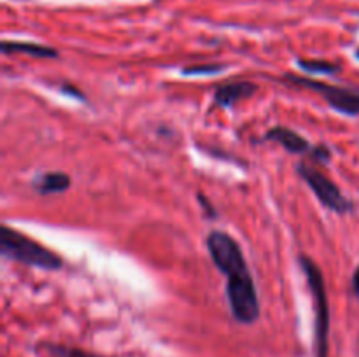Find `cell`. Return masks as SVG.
<instances>
[{
  "instance_id": "cell-15",
  "label": "cell",
  "mask_w": 359,
  "mask_h": 357,
  "mask_svg": "<svg viewBox=\"0 0 359 357\" xmlns=\"http://www.w3.org/2000/svg\"><path fill=\"white\" fill-rule=\"evenodd\" d=\"M60 90H62L63 93H67V94H72V97L79 98V100H86V97H84V94H83V91L76 90V88H74L72 84H63V86L60 88Z\"/></svg>"
},
{
  "instance_id": "cell-16",
  "label": "cell",
  "mask_w": 359,
  "mask_h": 357,
  "mask_svg": "<svg viewBox=\"0 0 359 357\" xmlns=\"http://www.w3.org/2000/svg\"><path fill=\"white\" fill-rule=\"evenodd\" d=\"M351 290H353L354 296H359V266L356 268L353 275V282H351Z\"/></svg>"
},
{
  "instance_id": "cell-6",
  "label": "cell",
  "mask_w": 359,
  "mask_h": 357,
  "mask_svg": "<svg viewBox=\"0 0 359 357\" xmlns=\"http://www.w3.org/2000/svg\"><path fill=\"white\" fill-rule=\"evenodd\" d=\"M258 91V84L251 80H233V83L221 84L214 91V105L216 107H233L237 102L248 100Z\"/></svg>"
},
{
  "instance_id": "cell-9",
  "label": "cell",
  "mask_w": 359,
  "mask_h": 357,
  "mask_svg": "<svg viewBox=\"0 0 359 357\" xmlns=\"http://www.w3.org/2000/svg\"><path fill=\"white\" fill-rule=\"evenodd\" d=\"M4 55L9 52H23V55L35 56V58H58V51L44 44H34V42H9L4 41L0 44Z\"/></svg>"
},
{
  "instance_id": "cell-12",
  "label": "cell",
  "mask_w": 359,
  "mask_h": 357,
  "mask_svg": "<svg viewBox=\"0 0 359 357\" xmlns=\"http://www.w3.org/2000/svg\"><path fill=\"white\" fill-rule=\"evenodd\" d=\"M226 69L224 65H219V63H210V65H191L186 66L182 70L184 76H216V74H221Z\"/></svg>"
},
{
  "instance_id": "cell-7",
  "label": "cell",
  "mask_w": 359,
  "mask_h": 357,
  "mask_svg": "<svg viewBox=\"0 0 359 357\" xmlns=\"http://www.w3.org/2000/svg\"><path fill=\"white\" fill-rule=\"evenodd\" d=\"M265 140L280 144L287 153L293 154H311L312 149H314V146L307 139H304L300 133L287 128V126H273V128H270L266 132Z\"/></svg>"
},
{
  "instance_id": "cell-1",
  "label": "cell",
  "mask_w": 359,
  "mask_h": 357,
  "mask_svg": "<svg viewBox=\"0 0 359 357\" xmlns=\"http://www.w3.org/2000/svg\"><path fill=\"white\" fill-rule=\"evenodd\" d=\"M207 248L216 268L228 276L226 298L235 321L241 324L258 321V290L238 241L226 231L214 230L207 234Z\"/></svg>"
},
{
  "instance_id": "cell-8",
  "label": "cell",
  "mask_w": 359,
  "mask_h": 357,
  "mask_svg": "<svg viewBox=\"0 0 359 357\" xmlns=\"http://www.w3.org/2000/svg\"><path fill=\"white\" fill-rule=\"evenodd\" d=\"M72 186V178L70 175L63 174V172H46V174L37 175L32 181V188L39 192V195H56V192H65L67 189Z\"/></svg>"
},
{
  "instance_id": "cell-11",
  "label": "cell",
  "mask_w": 359,
  "mask_h": 357,
  "mask_svg": "<svg viewBox=\"0 0 359 357\" xmlns=\"http://www.w3.org/2000/svg\"><path fill=\"white\" fill-rule=\"evenodd\" d=\"M297 65L302 70H307L312 74H326V76H332V74L340 72V66L335 63L325 62V59H297Z\"/></svg>"
},
{
  "instance_id": "cell-10",
  "label": "cell",
  "mask_w": 359,
  "mask_h": 357,
  "mask_svg": "<svg viewBox=\"0 0 359 357\" xmlns=\"http://www.w3.org/2000/svg\"><path fill=\"white\" fill-rule=\"evenodd\" d=\"M39 346L48 357H107L97 352H90V350L77 349V346L60 345V343H41Z\"/></svg>"
},
{
  "instance_id": "cell-5",
  "label": "cell",
  "mask_w": 359,
  "mask_h": 357,
  "mask_svg": "<svg viewBox=\"0 0 359 357\" xmlns=\"http://www.w3.org/2000/svg\"><path fill=\"white\" fill-rule=\"evenodd\" d=\"M284 79H286V83L293 84V86L307 88V90L319 93V97L330 107L335 108L337 112H342L346 115H359V91L342 86H333V84L323 83V80L309 79V77L294 76V74H286Z\"/></svg>"
},
{
  "instance_id": "cell-14",
  "label": "cell",
  "mask_w": 359,
  "mask_h": 357,
  "mask_svg": "<svg viewBox=\"0 0 359 357\" xmlns=\"http://www.w3.org/2000/svg\"><path fill=\"white\" fill-rule=\"evenodd\" d=\"M196 200H198V203L202 205L203 212H205V216L209 217V219H216V217L219 216V214H217V210H216V206L212 205V202H210V200L207 198L203 192H198V195H196Z\"/></svg>"
},
{
  "instance_id": "cell-17",
  "label": "cell",
  "mask_w": 359,
  "mask_h": 357,
  "mask_svg": "<svg viewBox=\"0 0 359 357\" xmlns=\"http://www.w3.org/2000/svg\"><path fill=\"white\" fill-rule=\"evenodd\" d=\"M356 58H358V59H359V48H358V49H356Z\"/></svg>"
},
{
  "instance_id": "cell-2",
  "label": "cell",
  "mask_w": 359,
  "mask_h": 357,
  "mask_svg": "<svg viewBox=\"0 0 359 357\" xmlns=\"http://www.w3.org/2000/svg\"><path fill=\"white\" fill-rule=\"evenodd\" d=\"M0 254L6 259L48 272H56L63 266V259L56 252L7 224L0 227Z\"/></svg>"
},
{
  "instance_id": "cell-13",
  "label": "cell",
  "mask_w": 359,
  "mask_h": 357,
  "mask_svg": "<svg viewBox=\"0 0 359 357\" xmlns=\"http://www.w3.org/2000/svg\"><path fill=\"white\" fill-rule=\"evenodd\" d=\"M309 156H311L312 161H318V163H328L332 160V150L326 146H316Z\"/></svg>"
},
{
  "instance_id": "cell-3",
  "label": "cell",
  "mask_w": 359,
  "mask_h": 357,
  "mask_svg": "<svg viewBox=\"0 0 359 357\" xmlns=\"http://www.w3.org/2000/svg\"><path fill=\"white\" fill-rule=\"evenodd\" d=\"M300 268L307 279L311 287L312 300H314V314H316V357H328L330 354V303L328 293H326L325 275L321 268L314 262V259L307 254H300L298 258Z\"/></svg>"
},
{
  "instance_id": "cell-4",
  "label": "cell",
  "mask_w": 359,
  "mask_h": 357,
  "mask_svg": "<svg viewBox=\"0 0 359 357\" xmlns=\"http://www.w3.org/2000/svg\"><path fill=\"white\" fill-rule=\"evenodd\" d=\"M297 174L304 178L305 184L314 191L319 202L328 210L337 214H347L353 210V203H351V200H347L344 196L339 186L328 175L323 174L319 168H316L312 163H305V161L298 163Z\"/></svg>"
}]
</instances>
